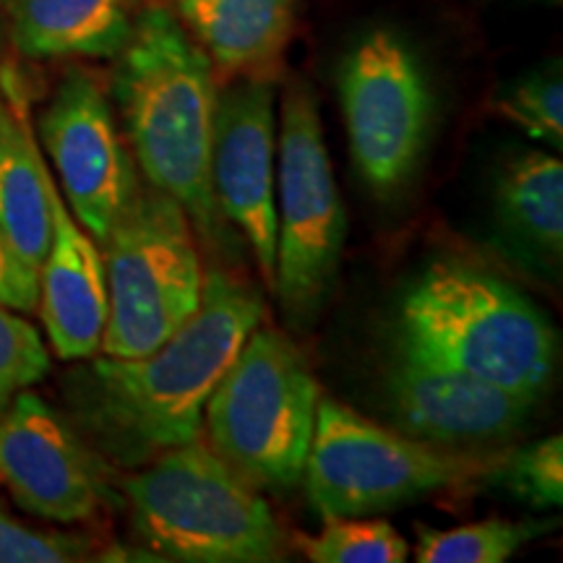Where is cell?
<instances>
[{
  "label": "cell",
  "mask_w": 563,
  "mask_h": 563,
  "mask_svg": "<svg viewBox=\"0 0 563 563\" xmlns=\"http://www.w3.org/2000/svg\"><path fill=\"white\" fill-rule=\"evenodd\" d=\"M133 530L162 561L277 563L285 530L269 504L199 439L123 481Z\"/></svg>",
  "instance_id": "cell-4"
},
{
  "label": "cell",
  "mask_w": 563,
  "mask_h": 563,
  "mask_svg": "<svg viewBox=\"0 0 563 563\" xmlns=\"http://www.w3.org/2000/svg\"><path fill=\"white\" fill-rule=\"evenodd\" d=\"M551 530L553 522H511L498 517L449 530L418 525L415 559L420 563H504L538 534Z\"/></svg>",
  "instance_id": "cell-19"
},
{
  "label": "cell",
  "mask_w": 563,
  "mask_h": 563,
  "mask_svg": "<svg viewBox=\"0 0 563 563\" xmlns=\"http://www.w3.org/2000/svg\"><path fill=\"white\" fill-rule=\"evenodd\" d=\"M91 553L95 543L89 538L37 530L0 504V563H70L95 559Z\"/></svg>",
  "instance_id": "cell-24"
},
{
  "label": "cell",
  "mask_w": 563,
  "mask_h": 563,
  "mask_svg": "<svg viewBox=\"0 0 563 563\" xmlns=\"http://www.w3.org/2000/svg\"><path fill=\"white\" fill-rule=\"evenodd\" d=\"M40 133L76 222L102 243L141 186L102 84L70 70L42 112Z\"/></svg>",
  "instance_id": "cell-11"
},
{
  "label": "cell",
  "mask_w": 563,
  "mask_h": 563,
  "mask_svg": "<svg viewBox=\"0 0 563 563\" xmlns=\"http://www.w3.org/2000/svg\"><path fill=\"white\" fill-rule=\"evenodd\" d=\"M340 100L352 162L382 199L399 194L418 173L435 118L426 66L402 34L376 30L342 60Z\"/></svg>",
  "instance_id": "cell-9"
},
{
  "label": "cell",
  "mask_w": 563,
  "mask_h": 563,
  "mask_svg": "<svg viewBox=\"0 0 563 563\" xmlns=\"http://www.w3.org/2000/svg\"><path fill=\"white\" fill-rule=\"evenodd\" d=\"M0 483L21 509L60 525L89 522L112 501L102 456L30 389L0 412Z\"/></svg>",
  "instance_id": "cell-10"
},
{
  "label": "cell",
  "mask_w": 563,
  "mask_h": 563,
  "mask_svg": "<svg viewBox=\"0 0 563 563\" xmlns=\"http://www.w3.org/2000/svg\"><path fill=\"white\" fill-rule=\"evenodd\" d=\"M394 334L407 355L532 399L551 389L559 363V334L548 316L509 282L454 258L412 279Z\"/></svg>",
  "instance_id": "cell-3"
},
{
  "label": "cell",
  "mask_w": 563,
  "mask_h": 563,
  "mask_svg": "<svg viewBox=\"0 0 563 563\" xmlns=\"http://www.w3.org/2000/svg\"><path fill=\"white\" fill-rule=\"evenodd\" d=\"M0 302L11 311L30 313L40 302V277L0 235Z\"/></svg>",
  "instance_id": "cell-25"
},
{
  "label": "cell",
  "mask_w": 563,
  "mask_h": 563,
  "mask_svg": "<svg viewBox=\"0 0 563 563\" xmlns=\"http://www.w3.org/2000/svg\"><path fill=\"white\" fill-rule=\"evenodd\" d=\"M298 548L313 563H402L410 545L397 527L384 519H323L316 534H298Z\"/></svg>",
  "instance_id": "cell-20"
},
{
  "label": "cell",
  "mask_w": 563,
  "mask_h": 563,
  "mask_svg": "<svg viewBox=\"0 0 563 563\" xmlns=\"http://www.w3.org/2000/svg\"><path fill=\"white\" fill-rule=\"evenodd\" d=\"M506 121L517 123L527 136L543 141L555 152L563 150V76L561 63L530 70L509 84L496 100Z\"/></svg>",
  "instance_id": "cell-21"
},
{
  "label": "cell",
  "mask_w": 563,
  "mask_h": 563,
  "mask_svg": "<svg viewBox=\"0 0 563 563\" xmlns=\"http://www.w3.org/2000/svg\"><path fill=\"white\" fill-rule=\"evenodd\" d=\"M115 58L112 95L141 175L180 203L203 241L228 249V222L211 194L220 89L209 55L165 5L150 3Z\"/></svg>",
  "instance_id": "cell-2"
},
{
  "label": "cell",
  "mask_w": 563,
  "mask_h": 563,
  "mask_svg": "<svg viewBox=\"0 0 563 563\" xmlns=\"http://www.w3.org/2000/svg\"><path fill=\"white\" fill-rule=\"evenodd\" d=\"M53 180L24 115L0 100V235L37 272L53 241Z\"/></svg>",
  "instance_id": "cell-18"
},
{
  "label": "cell",
  "mask_w": 563,
  "mask_h": 563,
  "mask_svg": "<svg viewBox=\"0 0 563 563\" xmlns=\"http://www.w3.org/2000/svg\"><path fill=\"white\" fill-rule=\"evenodd\" d=\"M382 397L397 431L464 452L517 435L540 405V399L402 350L386 363Z\"/></svg>",
  "instance_id": "cell-13"
},
{
  "label": "cell",
  "mask_w": 563,
  "mask_h": 563,
  "mask_svg": "<svg viewBox=\"0 0 563 563\" xmlns=\"http://www.w3.org/2000/svg\"><path fill=\"white\" fill-rule=\"evenodd\" d=\"M319 399L298 344L279 329L256 327L203 407L211 452L256 490L298 488Z\"/></svg>",
  "instance_id": "cell-6"
},
{
  "label": "cell",
  "mask_w": 563,
  "mask_h": 563,
  "mask_svg": "<svg viewBox=\"0 0 563 563\" xmlns=\"http://www.w3.org/2000/svg\"><path fill=\"white\" fill-rule=\"evenodd\" d=\"M108 279V323L100 350L141 357L196 313L203 269L194 224L175 199L141 183L100 243Z\"/></svg>",
  "instance_id": "cell-7"
},
{
  "label": "cell",
  "mask_w": 563,
  "mask_h": 563,
  "mask_svg": "<svg viewBox=\"0 0 563 563\" xmlns=\"http://www.w3.org/2000/svg\"><path fill=\"white\" fill-rule=\"evenodd\" d=\"M274 79L238 76L217 91L211 139V194L224 222L251 245L264 285L277 277V203H274Z\"/></svg>",
  "instance_id": "cell-12"
},
{
  "label": "cell",
  "mask_w": 563,
  "mask_h": 563,
  "mask_svg": "<svg viewBox=\"0 0 563 563\" xmlns=\"http://www.w3.org/2000/svg\"><path fill=\"white\" fill-rule=\"evenodd\" d=\"M543 3H548V5H561V0H543Z\"/></svg>",
  "instance_id": "cell-26"
},
{
  "label": "cell",
  "mask_w": 563,
  "mask_h": 563,
  "mask_svg": "<svg viewBox=\"0 0 563 563\" xmlns=\"http://www.w3.org/2000/svg\"><path fill=\"white\" fill-rule=\"evenodd\" d=\"M262 319L256 290L211 266L196 313L157 350L89 357L68 373L70 422L102 460L131 470L196 441L209 394Z\"/></svg>",
  "instance_id": "cell-1"
},
{
  "label": "cell",
  "mask_w": 563,
  "mask_h": 563,
  "mask_svg": "<svg viewBox=\"0 0 563 563\" xmlns=\"http://www.w3.org/2000/svg\"><path fill=\"white\" fill-rule=\"evenodd\" d=\"M501 460L504 452H464L412 439L323 397L302 481L321 519L371 517L433 493L473 488L490 481Z\"/></svg>",
  "instance_id": "cell-5"
},
{
  "label": "cell",
  "mask_w": 563,
  "mask_h": 563,
  "mask_svg": "<svg viewBox=\"0 0 563 563\" xmlns=\"http://www.w3.org/2000/svg\"><path fill=\"white\" fill-rule=\"evenodd\" d=\"M220 74L274 79L295 32L300 0H159Z\"/></svg>",
  "instance_id": "cell-15"
},
{
  "label": "cell",
  "mask_w": 563,
  "mask_h": 563,
  "mask_svg": "<svg viewBox=\"0 0 563 563\" xmlns=\"http://www.w3.org/2000/svg\"><path fill=\"white\" fill-rule=\"evenodd\" d=\"M490 481L534 509H559L563 501V439L555 433L506 452Z\"/></svg>",
  "instance_id": "cell-22"
},
{
  "label": "cell",
  "mask_w": 563,
  "mask_h": 563,
  "mask_svg": "<svg viewBox=\"0 0 563 563\" xmlns=\"http://www.w3.org/2000/svg\"><path fill=\"white\" fill-rule=\"evenodd\" d=\"M493 214L509 249L534 269L553 272L563 258V162L522 150L504 159L493 183Z\"/></svg>",
  "instance_id": "cell-17"
},
{
  "label": "cell",
  "mask_w": 563,
  "mask_h": 563,
  "mask_svg": "<svg viewBox=\"0 0 563 563\" xmlns=\"http://www.w3.org/2000/svg\"><path fill=\"white\" fill-rule=\"evenodd\" d=\"M51 371V355L37 329L0 302V412L19 391L40 384Z\"/></svg>",
  "instance_id": "cell-23"
},
{
  "label": "cell",
  "mask_w": 563,
  "mask_h": 563,
  "mask_svg": "<svg viewBox=\"0 0 563 563\" xmlns=\"http://www.w3.org/2000/svg\"><path fill=\"white\" fill-rule=\"evenodd\" d=\"M16 51L34 60L115 58L144 0H0Z\"/></svg>",
  "instance_id": "cell-16"
},
{
  "label": "cell",
  "mask_w": 563,
  "mask_h": 563,
  "mask_svg": "<svg viewBox=\"0 0 563 563\" xmlns=\"http://www.w3.org/2000/svg\"><path fill=\"white\" fill-rule=\"evenodd\" d=\"M53 241L40 266V313L60 361H89L100 352L108 323L102 251L74 220L53 186Z\"/></svg>",
  "instance_id": "cell-14"
},
{
  "label": "cell",
  "mask_w": 563,
  "mask_h": 563,
  "mask_svg": "<svg viewBox=\"0 0 563 563\" xmlns=\"http://www.w3.org/2000/svg\"><path fill=\"white\" fill-rule=\"evenodd\" d=\"M347 220L323 141L319 97L308 81H292L282 104L277 292L295 332H308L334 290Z\"/></svg>",
  "instance_id": "cell-8"
}]
</instances>
